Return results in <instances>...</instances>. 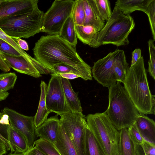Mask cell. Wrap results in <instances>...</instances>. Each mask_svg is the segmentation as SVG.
<instances>
[{"mask_svg": "<svg viewBox=\"0 0 155 155\" xmlns=\"http://www.w3.org/2000/svg\"><path fill=\"white\" fill-rule=\"evenodd\" d=\"M109 104L105 111L118 130L133 124L140 113L124 86L119 82L108 87Z\"/></svg>", "mask_w": 155, "mask_h": 155, "instance_id": "3", "label": "cell"}, {"mask_svg": "<svg viewBox=\"0 0 155 155\" xmlns=\"http://www.w3.org/2000/svg\"><path fill=\"white\" fill-rule=\"evenodd\" d=\"M87 125L107 155H119V132L111 123L106 113L89 114Z\"/></svg>", "mask_w": 155, "mask_h": 155, "instance_id": "6", "label": "cell"}, {"mask_svg": "<svg viewBox=\"0 0 155 155\" xmlns=\"http://www.w3.org/2000/svg\"><path fill=\"white\" fill-rule=\"evenodd\" d=\"M75 0H55L44 14L41 32L59 35L67 18L71 15Z\"/></svg>", "mask_w": 155, "mask_h": 155, "instance_id": "7", "label": "cell"}, {"mask_svg": "<svg viewBox=\"0 0 155 155\" xmlns=\"http://www.w3.org/2000/svg\"><path fill=\"white\" fill-rule=\"evenodd\" d=\"M60 78L66 102L70 112L82 113V109L78 96V93L74 91L68 80Z\"/></svg>", "mask_w": 155, "mask_h": 155, "instance_id": "19", "label": "cell"}, {"mask_svg": "<svg viewBox=\"0 0 155 155\" xmlns=\"http://www.w3.org/2000/svg\"><path fill=\"white\" fill-rule=\"evenodd\" d=\"M51 75L45 97L48 109L58 115L71 112L66 102L61 78Z\"/></svg>", "mask_w": 155, "mask_h": 155, "instance_id": "9", "label": "cell"}, {"mask_svg": "<svg viewBox=\"0 0 155 155\" xmlns=\"http://www.w3.org/2000/svg\"><path fill=\"white\" fill-rule=\"evenodd\" d=\"M72 15L75 25H83L85 15L83 0H75Z\"/></svg>", "mask_w": 155, "mask_h": 155, "instance_id": "28", "label": "cell"}, {"mask_svg": "<svg viewBox=\"0 0 155 155\" xmlns=\"http://www.w3.org/2000/svg\"><path fill=\"white\" fill-rule=\"evenodd\" d=\"M17 76L15 72L0 74V86L4 91L13 89L17 79Z\"/></svg>", "mask_w": 155, "mask_h": 155, "instance_id": "29", "label": "cell"}, {"mask_svg": "<svg viewBox=\"0 0 155 155\" xmlns=\"http://www.w3.org/2000/svg\"><path fill=\"white\" fill-rule=\"evenodd\" d=\"M60 124L73 143L78 155H85V134L87 124L82 113L72 112L60 115Z\"/></svg>", "mask_w": 155, "mask_h": 155, "instance_id": "8", "label": "cell"}, {"mask_svg": "<svg viewBox=\"0 0 155 155\" xmlns=\"http://www.w3.org/2000/svg\"><path fill=\"white\" fill-rule=\"evenodd\" d=\"M23 153L24 155H47L35 146Z\"/></svg>", "mask_w": 155, "mask_h": 155, "instance_id": "42", "label": "cell"}, {"mask_svg": "<svg viewBox=\"0 0 155 155\" xmlns=\"http://www.w3.org/2000/svg\"><path fill=\"white\" fill-rule=\"evenodd\" d=\"M44 14L38 8L30 12L8 16L0 20V28L10 37L28 38L41 32Z\"/></svg>", "mask_w": 155, "mask_h": 155, "instance_id": "5", "label": "cell"}, {"mask_svg": "<svg viewBox=\"0 0 155 155\" xmlns=\"http://www.w3.org/2000/svg\"><path fill=\"white\" fill-rule=\"evenodd\" d=\"M124 51L118 49L114 58V67L117 82L123 83L128 68Z\"/></svg>", "mask_w": 155, "mask_h": 155, "instance_id": "26", "label": "cell"}, {"mask_svg": "<svg viewBox=\"0 0 155 155\" xmlns=\"http://www.w3.org/2000/svg\"><path fill=\"white\" fill-rule=\"evenodd\" d=\"M6 147L5 143L0 140V155L5 154L7 153Z\"/></svg>", "mask_w": 155, "mask_h": 155, "instance_id": "45", "label": "cell"}, {"mask_svg": "<svg viewBox=\"0 0 155 155\" xmlns=\"http://www.w3.org/2000/svg\"><path fill=\"white\" fill-rule=\"evenodd\" d=\"M1 112L8 115L10 125L25 138L28 150L33 147L36 136V128L34 123V117L25 116L7 107L2 110Z\"/></svg>", "mask_w": 155, "mask_h": 155, "instance_id": "10", "label": "cell"}, {"mask_svg": "<svg viewBox=\"0 0 155 155\" xmlns=\"http://www.w3.org/2000/svg\"><path fill=\"white\" fill-rule=\"evenodd\" d=\"M127 129L129 136L136 145L142 144L145 140L140 134L136 123Z\"/></svg>", "mask_w": 155, "mask_h": 155, "instance_id": "36", "label": "cell"}, {"mask_svg": "<svg viewBox=\"0 0 155 155\" xmlns=\"http://www.w3.org/2000/svg\"><path fill=\"white\" fill-rule=\"evenodd\" d=\"M137 155H155V144L144 140L143 143L136 145Z\"/></svg>", "mask_w": 155, "mask_h": 155, "instance_id": "33", "label": "cell"}, {"mask_svg": "<svg viewBox=\"0 0 155 155\" xmlns=\"http://www.w3.org/2000/svg\"><path fill=\"white\" fill-rule=\"evenodd\" d=\"M75 26L72 14L65 21L59 35L64 40L76 48L77 37Z\"/></svg>", "mask_w": 155, "mask_h": 155, "instance_id": "24", "label": "cell"}, {"mask_svg": "<svg viewBox=\"0 0 155 155\" xmlns=\"http://www.w3.org/2000/svg\"><path fill=\"white\" fill-rule=\"evenodd\" d=\"M123 83L140 113L155 114V96L149 87L143 56L128 68Z\"/></svg>", "mask_w": 155, "mask_h": 155, "instance_id": "2", "label": "cell"}, {"mask_svg": "<svg viewBox=\"0 0 155 155\" xmlns=\"http://www.w3.org/2000/svg\"><path fill=\"white\" fill-rule=\"evenodd\" d=\"M16 41L20 47L23 50L28 51L29 47L27 42L20 38H15Z\"/></svg>", "mask_w": 155, "mask_h": 155, "instance_id": "43", "label": "cell"}, {"mask_svg": "<svg viewBox=\"0 0 155 155\" xmlns=\"http://www.w3.org/2000/svg\"><path fill=\"white\" fill-rule=\"evenodd\" d=\"M118 49L110 52L94 63L92 74L94 79L103 87H109L117 82L114 70L115 57Z\"/></svg>", "mask_w": 155, "mask_h": 155, "instance_id": "11", "label": "cell"}, {"mask_svg": "<svg viewBox=\"0 0 155 155\" xmlns=\"http://www.w3.org/2000/svg\"><path fill=\"white\" fill-rule=\"evenodd\" d=\"M0 38L12 47L26 60L35 64H38L41 63L21 49L18 45L15 38H12L8 36L0 28Z\"/></svg>", "mask_w": 155, "mask_h": 155, "instance_id": "27", "label": "cell"}, {"mask_svg": "<svg viewBox=\"0 0 155 155\" xmlns=\"http://www.w3.org/2000/svg\"><path fill=\"white\" fill-rule=\"evenodd\" d=\"M34 58L52 72L54 65L64 64L78 71L85 81L92 80L91 68L80 56L76 48L59 35H43L33 49Z\"/></svg>", "mask_w": 155, "mask_h": 155, "instance_id": "1", "label": "cell"}, {"mask_svg": "<svg viewBox=\"0 0 155 155\" xmlns=\"http://www.w3.org/2000/svg\"><path fill=\"white\" fill-rule=\"evenodd\" d=\"M58 116L56 115L47 119L40 126L36 128V136L54 144L60 125Z\"/></svg>", "mask_w": 155, "mask_h": 155, "instance_id": "14", "label": "cell"}, {"mask_svg": "<svg viewBox=\"0 0 155 155\" xmlns=\"http://www.w3.org/2000/svg\"><path fill=\"white\" fill-rule=\"evenodd\" d=\"M154 41L150 39L148 41L150 59L148 61V71L154 80L155 79V47Z\"/></svg>", "mask_w": 155, "mask_h": 155, "instance_id": "32", "label": "cell"}, {"mask_svg": "<svg viewBox=\"0 0 155 155\" xmlns=\"http://www.w3.org/2000/svg\"><path fill=\"white\" fill-rule=\"evenodd\" d=\"M133 18L123 14L115 5L112 14L103 28L97 33V46L112 44L119 47L128 45V37L134 28Z\"/></svg>", "mask_w": 155, "mask_h": 155, "instance_id": "4", "label": "cell"}, {"mask_svg": "<svg viewBox=\"0 0 155 155\" xmlns=\"http://www.w3.org/2000/svg\"><path fill=\"white\" fill-rule=\"evenodd\" d=\"M0 51L8 54L20 56L21 55L12 47L0 38Z\"/></svg>", "mask_w": 155, "mask_h": 155, "instance_id": "37", "label": "cell"}, {"mask_svg": "<svg viewBox=\"0 0 155 155\" xmlns=\"http://www.w3.org/2000/svg\"><path fill=\"white\" fill-rule=\"evenodd\" d=\"M85 18L84 26H94L98 32L101 31L105 25V21L101 17L94 0H83Z\"/></svg>", "mask_w": 155, "mask_h": 155, "instance_id": "15", "label": "cell"}, {"mask_svg": "<svg viewBox=\"0 0 155 155\" xmlns=\"http://www.w3.org/2000/svg\"><path fill=\"white\" fill-rule=\"evenodd\" d=\"M131 65H133L141 57V51L140 48H136L132 52Z\"/></svg>", "mask_w": 155, "mask_h": 155, "instance_id": "40", "label": "cell"}, {"mask_svg": "<svg viewBox=\"0 0 155 155\" xmlns=\"http://www.w3.org/2000/svg\"><path fill=\"white\" fill-rule=\"evenodd\" d=\"M1 55L6 60L10 66L18 73L27 74L35 78L48 74L51 71L41 64H35L26 60L21 56H17L1 52Z\"/></svg>", "mask_w": 155, "mask_h": 155, "instance_id": "12", "label": "cell"}, {"mask_svg": "<svg viewBox=\"0 0 155 155\" xmlns=\"http://www.w3.org/2000/svg\"><path fill=\"white\" fill-rule=\"evenodd\" d=\"M135 123L144 139L155 144V122L154 120L144 114L140 113Z\"/></svg>", "mask_w": 155, "mask_h": 155, "instance_id": "17", "label": "cell"}, {"mask_svg": "<svg viewBox=\"0 0 155 155\" xmlns=\"http://www.w3.org/2000/svg\"><path fill=\"white\" fill-rule=\"evenodd\" d=\"M70 73H72L82 76L81 73L74 68L64 64H59L54 66L52 73L58 74Z\"/></svg>", "mask_w": 155, "mask_h": 155, "instance_id": "35", "label": "cell"}, {"mask_svg": "<svg viewBox=\"0 0 155 155\" xmlns=\"http://www.w3.org/2000/svg\"><path fill=\"white\" fill-rule=\"evenodd\" d=\"M9 95V93L3 90L0 86V102L6 99Z\"/></svg>", "mask_w": 155, "mask_h": 155, "instance_id": "44", "label": "cell"}, {"mask_svg": "<svg viewBox=\"0 0 155 155\" xmlns=\"http://www.w3.org/2000/svg\"><path fill=\"white\" fill-rule=\"evenodd\" d=\"M119 155H137L136 145L129 136L128 129L120 130Z\"/></svg>", "mask_w": 155, "mask_h": 155, "instance_id": "23", "label": "cell"}, {"mask_svg": "<svg viewBox=\"0 0 155 155\" xmlns=\"http://www.w3.org/2000/svg\"><path fill=\"white\" fill-rule=\"evenodd\" d=\"M8 155H24L23 153H10Z\"/></svg>", "mask_w": 155, "mask_h": 155, "instance_id": "46", "label": "cell"}, {"mask_svg": "<svg viewBox=\"0 0 155 155\" xmlns=\"http://www.w3.org/2000/svg\"><path fill=\"white\" fill-rule=\"evenodd\" d=\"M85 155H107L87 125L85 131Z\"/></svg>", "mask_w": 155, "mask_h": 155, "instance_id": "25", "label": "cell"}, {"mask_svg": "<svg viewBox=\"0 0 155 155\" xmlns=\"http://www.w3.org/2000/svg\"><path fill=\"white\" fill-rule=\"evenodd\" d=\"M98 12L103 20L107 21L111 16L110 4L108 0H94Z\"/></svg>", "mask_w": 155, "mask_h": 155, "instance_id": "31", "label": "cell"}, {"mask_svg": "<svg viewBox=\"0 0 155 155\" xmlns=\"http://www.w3.org/2000/svg\"><path fill=\"white\" fill-rule=\"evenodd\" d=\"M77 38L84 44L97 48V30L93 26L76 25L75 26Z\"/></svg>", "mask_w": 155, "mask_h": 155, "instance_id": "21", "label": "cell"}, {"mask_svg": "<svg viewBox=\"0 0 155 155\" xmlns=\"http://www.w3.org/2000/svg\"><path fill=\"white\" fill-rule=\"evenodd\" d=\"M38 0H1L0 20L5 17L26 13L38 8Z\"/></svg>", "mask_w": 155, "mask_h": 155, "instance_id": "13", "label": "cell"}, {"mask_svg": "<svg viewBox=\"0 0 155 155\" xmlns=\"http://www.w3.org/2000/svg\"><path fill=\"white\" fill-rule=\"evenodd\" d=\"M40 87L41 94L38 106L34 116V123L36 128L41 125L47 119L48 114L51 113L48 109L46 103L45 97L48 85L45 81H41Z\"/></svg>", "mask_w": 155, "mask_h": 155, "instance_id": "20", "label": "cell"}, {"mask_svg": "<svg viewBox=\"0 0 155 155\" xmlns=\"http://www.w3.org/2000/svg\"><path fill=\"white\" fill-rule=\"evenodd\" d=\"M35 145L47 155H61L54 144L48 140L40 138L36 140Z\"/></svg>", "mask_w": 155, "mask_h": 155, "instance_id": "30", "label": "cell"}, {"mask_svg": "<svg viewBox=\"0 0 155 155\" xmlns=\"http://www.w3.org/2000/svg\"><path fill=\"white\" fill-rule=\"evenodd\" d=\"M152 0H118L115 5L124 15H128L136 11L146 13L148 6Z\"/></svg>", "mask_w": 155, "mask_h": 155, "instance_id": "22", "label": "cell"}, {"mask_svg": "<svg viewBox=\"0 0 155 155\" xmlns=\"http://www.w3.org/2000/svg\"><path fill=\"white\" fill-rule=\"evenodd\" d=\"M1 53L0 51V69L5 72L10 71L11 68L7 61L2 57Z\"/></svg>", "mask_w": 155, "mask_h": 155, "instance_id": "39", "label": "cell"}, {"mask_svg": "<svg viewBox=\"0 0 155 155\" xmlns=\"http://www.w3.org/2000/svg\"><path fill=\"white\" fill-rule=\"evenodd\" d=\"M54 145L61 155H78L73 143L60 124Z\"/></svg>", "mask_w": 155, "mask_h": 155, "instance_id": "18", "label": "cell"}, {"mask_svg": "<svg viewBox=\"0 0 155 155\" xmlns=\"http://www.w3.org/2000/svg\"><path fill=\"white\" fill-rule=\"evenodd\" d=\"M51 74L68 80L74 79L79 77L81 78L80 76L79 75L70 73Z\"/></svg>", "mask_w": 155, "mask_h": 155, "instance_id": "41", "label": "cell"}, {"mask_svg": "<svg viewBox=\"0 0 155 155\" xmlns=\"http://www.w3.org/2000/svg\"><path fill=\"white\" fill-rule=\"evenodd\" d=\"M146 14L148 16L153 40L155 41V0H152L149 5Z\"/></svg>", "mask_w": 155, "mask_h": 155, "instance_id": "34", "label": "cell"}, {"mask_svg": "<svg viewBox=\"0 0 155 155\" xmlns=\"http://www.w3.org/2000/svg\"><path fill=\"white\" fill-rule=\"evenodd\" d=\"M1 0H0V2Z\"/></svg>", "mask_w": 155, "mask_h": 155, "instance_id": "47", "label": "cell"}, {"mask_svg": "<svg viewBox=\"0 0 155 155\" xmlns=\"http://www.w3.org/2000/svg\"><path fill=\"white\" fill-rule=\"evenodd\" d=\"M3 114L0 112V120ZM8 125H5L1 124L0 122V140L6 146L7 150H10V145L8 140L7 129Z\"/></svg>", "mask_w": 155, "mask_h": 155, "instance_id": "38", "label": "cell"}, {"mask_svg": "<svg viewBox=\"0 0 155 155\" xmlns=\"http://www.w3.org/2000/svg\"><path fill=\"white\" fill-rule=\"evenodd\" d=\"M7 137L11 153H24L29 149L27 142L24 137L10 124L8 125Z\"/></svg>", "mask_w": 155, "mask_h": 155, "instance_id": "16", "label": "cell"}]
</instances>
